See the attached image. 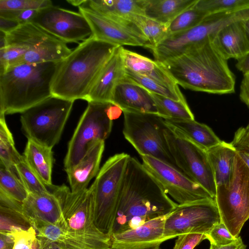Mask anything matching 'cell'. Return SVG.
I'll use <instances>...</instances> for the list:
<instances>
[{"label": "cell", "mask_w": 249, "mask_h": 249, "mask_svg": "<svg viewBox=\"0 0 249 249\" xmlns=\"http://www.w3.org/2000/svg\"><path fill=\"white\" fill-rule=\"evenodd\" d=\"M178 205L142 163L130 157L122 182L111 235L135 229L151 219L167 215Z\"/></svg>", "instance_id": "obj_1"}, {"label": "cell", "mask_w": 249, "mask_h": 249, "mask_svg": "<svg viewBox=\"0 0 249 249\" xmlns=\"http://www.w3.org/2000/svg\"><path fill=\"white\" fill-rule=\"evenodd\" d=\"M162 64L176 83L184 89L216 94L235 92V76L211 38Z\"/></svg>", "instance_id": "obj_2"}, {"label": "cell", "mask_w": 249, "mask_h": 249, "mask_svg": "<svg viewBox=\"0 0 249 249\" xmlns=\"http://www.w3.org/2000/svg\"><path fill=\"white\" fill-rule=\"evenodd\" d=\"M119 46L91 36L62 61L54 78L52 95L74 101L86 100L96 79Z\"/></svg>", "instance_id": "obj_3"}, {"label": "cell", "mask_w": 249, "mask_h": 249, "mask_svg": "<svg viewBox=\"0 0 249 249\" xmlns=\"http://www.w3.org/2000/svg\"><path fill=\"white\" fill-rule=\"evenodd\" d=\"M60 62L20 64L0 74V114L21 113L52 96Z\"/></svg>", "instance_id": "obj_4"}, {"label": "cell", "mask_w": 249, "mask_h": 249, "mask_svg": "<svg viewBox=\"0 0 249 249\" xmlns=\"http://www.w3.org/2000/svg\"><path fill=\"white\" fill-rule=\"evenodd\" d=\"M130 157L124 153L110 157L90 186L94 224L102 232L111 236L117 213L122 182Z\"/></svg>", "instance_id": "obj_5"}, {"label": "cell", "mask_w": 249, "mask_h": 249, "mask_svg": "<svg viewBox=\"0 0 249 249\" xmlns=\"http://www.w3.org/2000/svg\"><path fill=\"white\" fill-rule=\"evenodd\" d=\"M74 102L52 95L22 112L21 128L28 140L52 149L59 141Z\"/></svg>", "instance_id": "obj_6"}, {"label": "cell", "mask_w": 249, "mask_h": 249, "mask_svg": "<svg viewBox=\"0 0 249 249\" xmlns=\"http://www.w3.org/2000/svg\"><path fill=\"white\" fill-rule=\"evenodd\" d=\"M221 221L235 237L249 219V168L237 153L228 182L216 187L214 198Z\"/></svg>", "instance_id": "obj_7"}, {"label": "cell", "mask_w": 249, "mask_h": 249, "mask_svg": "<svg viewBox=\"0 0 249 249\" xmlns=\"http://www.w3.org/2000/svg\"><path fill=\"white\" fill-rule=\"evenodd\" d=\"M123 112V133L138 153L141 156L153 157L178 169L165 137L166 125L163 118L154 113Z\"/></svg>", "instance_id": "obj_8"}, {"label": "cell", "mask_w": 249, "mask_h": 249, "mask_svg": "<svg viewBox=\"0 0 249 249\" xmlns=\"http://www.w3.org/2000/svg\"><path fill=\"white\" fill-rule=\"evenodd\" d=\"M249 18V8L235 12L208 15L196 26L168 36L151 51L155 60L161 63L178 56L193 45L211 38L220 30L237 21Z\"/></svg>", "instance_id": "obj_9"}, {"label": "cell", "mask_w": 249, "mask_h": 249, "mask_svg": "<svg viewBox=\"0 0 249 249\" xmlns=\"http://www.w3.org/2000/svg\"><path fill=\"white\" fill-rule=\"evenodd\" d=\"M111 104L88 102L69 142L64 160L65 171L76 165L95 142L105 141L109 136L112 121L108 118L107 110Z\"/></svg>", "instance_id": "obj_10"}, {"label": "cell", "mask_w": 249, "mask_h": 249, "mask_svg": "<svg viewBox=\"0 0 249 249\" xmlns=\"http://www.w3.org/2000/svg\"><path fill=\"white\" fill-rule=\"evenodd\" d=\"M164 135L178 169L203 187L214 198L216 186L206 150L167 125Z\"/></svg>", "instance_id": "obj_11"}, {"label": "cell", "mask_w": 249, "mask_h": 249, "mask_svg": "<svg viewBox=\"0 0 249 249\" xmlns=\"http://www.w3.org/2000/svg\"><path fill=\"white\" fill-rule=\"evenodd\" d=\"M220 222V213L214 198L178 204L166 217L163 237L167 241L187 233L206 235L215 224Z\"/></svg>", "instance_id": "obj_12"}, {"label": "cell", "mask_w": 249, "mask_h": 249, "mask_svg": "<svg viewBox=\"0 0 249 249\" xmlns=\"http://www.w3.org/2000/svg\"><path fill=\"white\" fill-rule=\"evenodd\" d=\"M58 199L67 225V229L101 238H110L95 226L90 188L73 192L68 186L52 185L49 187Z\"/></svg>", "instance_id": "obj_13"}, {"label": "cell", "mask_w": 249, "mask_h": 249, "mask_svg": "<svg viewBox=\"0 0 249 249\" xmlns=\"http://www.w3.org/2000/svg\"><path fill=\"white\" fill-rule=\"evenodd\" d=\"M141 157L145 169L178 204L213 198L203 187L179 170L150 156Z\"/></svg>", "instance_id": "obj_14"}, {"label": "cell", "mask_w": 249, "mask_h": 249, "mask_svg": "<svg viewBox=\"0 0 249 249\" xmlns=\"http://www.w3.org/2000/svg\"><path fill=\"white\" fill-rule=\"evenodd\" d=\"M32 22L66 43L80 44L92 35L89 23L81 13L53 5L39 10Z\"/></svg>", "instance_id": "obj_15"}, {"label": "cell", "mask_w": 249, "mask_h": 249, "mask_svg": "<svg viewBox=\"0 0 249 249\" xmlns=\"http://www.w3.org/2000/svg\"><path fill=\"white\" fill-rule=\"evenodd\" d=\"M78 8L89 23L92 36L96 39L119 46L130 45L150 49L149 42L132 21L111 18L86 8Z\"/></svg>", "instance_id": "obj_16"}, {"label": "cell", "mask_w": 249, "mask_h": 249, "mask_svg": "<svg viewBox=\"0 0 249 249\" xmlns=\"http://www.w3.org/2000/svg\"><path fill=\"white\" fill-rule=\"evenodd\" d=\"M22 214L26 221L35 230L48 225L67 228L60 203L49 191L28 194L22 203Z\"/></svg>", "instance_id": "obj_17"}, {"label": "cell", "mask_w": 249, "mask_h": 249, "mask_svg": "<svg viewBox=\"0 0 249 249\" xmlns=\"http://www.w3.org/2000/svg\"><path fill=\"white\" fill-rule=\"evenodd\" d=\"M35 230L41 248L51 242L57 244L63 249H111V238H99L53 225H45Z\"/></svg>", "instance_id": "obj_18"}, {"label": "cell", "mask_w": 249, "mask_h": 249, "mask_svg": "<svg viewBox=\"0 0 249 249\" xmlns=\"http://www.w3.org/2000/svg\"><path fill=\"white\" fill-rule=\"evenodd\" d=\"M166 216L151 219L135 229L111 235V249H144L160 246L166 241L163 237Z\"/></svg>", "instance_id": "obj_19"}, {"label": "cell", "mask_w": 249, "mask_h": 249, "mask_svg": "<svg viewBox=\"0 0 249 249\" xmlns=\"http://www.w3.org/2000/svg\"><path fill=\"white\" fill-rule=\"evenodd\" d=\"M121 47H117L102 69L86 99L88 102L111 103L116 86L125 78V68Z\"/></svg>", "instance_id": "obj_20"}, {"label": "cell", "mask_w": 249, "mask_h": 249, "mask_svg": "<svg viewBox=\"0 0 249 249\" xmlns=\"http://www.w3.org/2000/svg\"><path fill=\"white\" fill-rule=\"evenodd\" d=\"M111 103L119 107L123 111L157 114L149 91L125 77L116 86Z\"/></svg>", "instance_id": "obj_21"}, {"label": "cell", "mask_w": 249, "mask_h": 249, "mask_svg": "<svg viewBox=\"0 0 249 249\" xmlns=\"http://www.w3.org/2000/svg\"><path fill=\"white\" fill-rule=\"evenodd\" d=\"M211 40L227 60L230 58L238 60L249 53V45L242 20L233 22L224 27Z\"/></svg>", "instance_id": "obj_22"}, {"label": "cell", "mask_w": 249, "mask_h": 249, "mask_svg": "<svg viewBox=\"0 0 249 249\" xmlns=\"http://www.w3.org/2000/svg\"><path fill=\"white\" fill-rule=\"evenodd\" d=\"M104 148L105 141H97L76 165L66 171L72 192L87 188L89 181L97 176Z\"/></svg>", "instance_id": "obj_23"}, {"label": "cell", "mask_w": 249, "mask_h": 249, "mask_svg": "<svg viewBox=\"0 0 249 249\" xmlns=\"http://www.w3.org/2000/svg\"><path fill=\"white\" fill-rule=\"evenodd\" d=\"M125 68L150 78L174 90H180L162 63L121 47Z\"/></svg>", "instance_id": "obj_24"}, {"label": "cell", "mask_w": 249, "mask_h": 249, "mask_svg": "<svg viewBox=\"0 0 249 249\" xmlns=\"http://www.w3.org/2000/svg\"><path fill=\"white\" fill-rule=\"evenodd\" d=\"M165 124L176 132L207 150L222 141L207 125L195 120L163 118Z\"/></svg>", "instance_id": "obj_25"}, {"label": "cell", "mask_w": 249, "mask_h": 249, "mask_svg": "<svg viewBox=\"0 0 249 249\" xmlns=\"http://www.w3.org/2000/svg\"><path fill=\"white\" fill-rule=\"evenodd\" d=\"M143 6L144 0H80L78 7L109 18L130 20L134 14L144 15Z\"/></svg>", "instance_id": "obj_26"}, {"label": "cell", "mask_w": 249, "mask_h": 249, "mask_svg": "<svg viewBox=\"0 0 249 249\" xmlns=\"http://www.w3.org/2000/svg\"><path fill=\"white\" fill-rule=\"evenodd\" d=\"M23 156L30 168L47 188L51 186L54 161L52 149L28 140Z\"/></svg>", "instance_id": "obj_27"}, {"label": "cell", "mask_w": 249, "mask_h": 249, "mask_svg": "<svg viewBox=\"0 0 249 249\" xmlns=\"http://www.w3.org/2000/svg\"><path fill=\"white\" fill-rule=\"evenodd\" d=\"M216 186L226 184L231 177L233 160L237 153L231 143L222 141L206 150Z\"/></svg>", "instance_id": "obj_28"}, {"label": "cell", "mask_w": 249, "mask_h": 249, "mask_svg": "<svg viewBox=\"0 0 249 249\" xmlns=\"http://www.w3.org/2000/svg\"><path fill=\"white\" fill-rule=\"evenodd\" d=\"M197 0H144V16L168 24Z\"/></svg>", "instance_id": "obj_29"}, {"label": "cell", "mask_w": 249, "mask_h": 249, "mask_svg": "<svg viewBox=\"0 0 249 249\" xmlns=\"http://www.w3.org/2000/svg\"><path fill=\"white\" fill-rule=\"evenodd\" d=\"M23 158L16 148L13 137L5 119L0 114V165L17 172L15 166Z\"/></svg>", "instance_id": "obj_30"}, {"label": "cell", "mask_w": 249, "mask_h": 249, "mask_svg": "<svg viewBox=\"0 0 249 249\" xmlns=\"http://www.w3.org/2000/svg\"><path fill=\"white\" fill-rule=\"evenodd\" d=\"M150 93L154 101L157 114L162 118L195 120L194 115L187 102L174 100L151 92Z\"/></svg>", "instance_id": "obj_31"}, {"label": "cell", "mask_w": 249, "mask_h": 249, "mask_svg": "<svg viewBox=\"0 0 249 249\" xmlns=\"http://www.w3.org/2000/svg\"><path fill=\"white\" fill-rule=\"evenodd\" d=\"M130 20L136 25L149 42L151 45L150 50L168 36L167 24H162L144 15L134 14Z\"/></svg>", "instance_id": "obj_32"}, {"label": "cell", "mask_w": 249, "mask_h": 249, "mask_svg": "<svg viewBox=\"0 0 249 249\" xmlns=\"http://www.w3.org/2000/svg\"><path fill=\"white\" fill-rule=\"evenodd\" d=\"M0 192L20 202L26 199L28 192L17 172L0 165Z\"/></svg>", "instance_id": "obj_33"}, {"label": "cell", "mask_w": 249, "mask_h": 249, "mask_svg": "<svg viewBox=\"0 0 249 249\" xmlns=\"http://www.w3.org/2000/svg\"><path fill=\"white\" fill-rule=\"evenodd\" d=\"M125 77L151 93L166 97L174 100L187 102L180 90H174L150 78L136 73L126 69H125Z\"/></svg>", "instance_id": "obj_34"}, {"label": "cell", "mask_w": 249, "mask_h": 249, "mask_svg": "<svg viewBox=\"0 0 249 249\" xmlns=\"http://www.w3.org/2000/svg\"><path fill=\"white\" fill-rule=\"evenodd\" d=\"M194 5L182 11L167 24L168 36L181 33L196 26L208 15L197 9Z\"/></svg>", "instance_id": "obj_35"}, {"label": "cell", "mask_w": 249, "mask_h": 249, "mask_svg": "<svg viewBox=\"0 0 249 249\" xmlns=\"http://www.w3.org/2000/svg\"><path fill=\"white\" fill-rule=\"evenodd\" d=\"M194 6L208 15L235 12L249 8V0H197Z\"/></svg>", "instance_id": "obj_36"}, {"label": "cell", "mask_w": 249, "mask_h": 249, "mask_svg": "<svg viewBox=\"0 0 249 249\" xmlns=\"http://www.w3.org/2000/svg\"><path fill=\"white\" fill-rule=\"evenodd\" d=\"M15 168L18 177L29 194L49 191L46 185L27 164L23 156L22 159L16 165Z\"/></svg>", "instance_id": "obj_37"}, {"label": "cell", "mask_w": 249, "mask_h": 249, "mask_svg": "<svg viewBox=\"0 0 249 249\" xmlns=\"http://www.w3.org/2000/svg\"><path fill=\"white\" fill-rule=\"evenodd\" d=\"M53 5L50 0H0V10H39Z\"/></svg>", "instance_id": "obj_38"}, {"label": "cell", "mask_w": 249, "mask_h": 249, "mask_svg": "<svg viewBox=\"0 0 249 249\" xmlns=\"http://www.w3.org/2000/svg\"><path fill=\"white\" fill-rule=\"evenodd\" d=\"M206 236L211 244L218 246L229 245L238 238L233 236L221 221L215 224Z\"/></svg>", "instance_id": "obj_39"}, {"label": "cell", "mask_w": 249, "mask_h": 249, "mask_svg": "<svg viewBox=\"0 0 249 249\" xmlns=\"http://www.w3.org/2000/svg\"><path fill=\"white\" fill-rule=\"evenodd\" d=\"M8 232L14 238L15 244L13 249H33L37 240L36 231L32 226L26 230Z\"/></svg>", "instance_id": "obj_40"}, {"label": "cell", "mask_w": 249, "mask_h": 249, "mask_svg": "<svg viewBox=\"0 0 249 249\" xmlns=\"http://www.w3.org/2000/svg\"><path fill=\"white\" fill-rule=\"evenodd\" d=\"M207 239L205 234L187 233L179 235L173 249H194L202 241Z\"/></svg>", "instance_id": "obj_41"}, {"label": "cell", "mask_w": 249, "mask_h": 249, "mask_svg": "<svg viewBox=\"0 0 249 249\" xmlns=\"http://www.w3.org/2000/svg\"><path fill=\"white\" fill-rule=\"evenodd\" d=\"M39 10H0V17L15 20L20 25L32 22Z\"/></svg>", "instance_id": "obj_42"}, {"label": "cell", "mask_w": 249, "mask_h": 249, "mask_svg": "<svg viewBox=\"0 0 249 249\" xmlns=\"http://www.w3.org/2000/svg\"><path fill=\"white\" fill-rule=\"evenodd\" d=\"M231 143L237 151L249 152V123L236 130Z\"/></svg>", "instance_id": "obj_43"}, {"label": "cell", "mask_w": 249, "mask_h": 249, "mask_svg": "<svg viewBox=\"0 0 249 249\" xmlns=\"http://www.w3.org/2000/svg\"><path fill=\"white\" fill-rule=\"evenodd\" d=\"M14 244V238L9 232L0 231V249H13Z\"/></svg>", "instance_id": "obj_44"}, {"label": "cell", "mask_w": 249, "mask_h": 249, "mask_svg": "<svg viewBox=\"0 0 249 249\" xmlns=\"http://www.w3.org/2000/svg\"><path fill=\"white\" fill-rule=\"evenodd\" d=\"M20 25L15 20L0 17V31L6 34L11 32Z\"/></svg>", "instance_id": "obj_45"}, {"label": "cell", "mask_w": 249, "mask_h": 249, "mask_svg": "<svg viewBox=\"0 0 249 249\" xmlns=\"http://www.w3.org/2000/svg\"><path fill=\"white\" fill-rule=\"evenodd\" d=\"M246 247L241 237L238 236L236 241L229 245L218 246L211 244L209 249H246Z\"/></svg>", "instance_id": "obj_46"}, {"label": "cell", "mask_w": 249, "mask_h": 249, "mask_svg": "<svg viewBox=\"0 0 249 249\" xmlns=\"http://www.w3.org/2000/svg\"><path fill=\"white\" fill-rule=\"evenodd\" d=\"M235 66L244 74L249 73V53L237 60Z\"/></svg>", "instance_id": "obj_47"}, {"label": "cell", "mask_w": 249, "mask_h": 249, "mask_svg": "<svg viewBox=\"0 0 249 249\" xmlns=\"http://www.w3.org/2000/svg\"><path fill=\"white\" fill-rule=\"evenodd\" d=\"M122 112V110L119 107L113 104H111L107 108V114L108 118L112 121L118 118Z\"/></svg>", "instance_id": "obj_48"}, {"label": "cell", "mask_w": 249, "mask_h": 249, "mask_svg": "<svg viewBox=\"0 0 249 249\" xmlns=\"http://www.w3.org/2000/svg\"><path fill=\"white\" fill-rule=\"evenodd\" d=\"M242 23L249 45V18L242 20Z\"/></svg>", "instance_id": "obj_49"}, {"label": "cell", "mask_w": 249, "mask_h": 249, "mask_svg": "<svg viewBox=\"0 0 249 249\" xmlns=\"http://www.w3.org/2000/svg\"><path fill=\"white\" fill-rule=\"evenodd\" d=\"M6 46V34L0 31V49L5 48Z\"/></svg>", "instance_id": "obj_50"}, {"label": "cell", "mask_w": 249, "mask_h": 249, "mask_svg": "<svg viewBox=\"0 0 249 249\" xmlns=\"http://www.w3.org/2000/svg\"><path fill=\"white\" fill-rule=\"evenodd\" d=\"M237 153L249 168V153L242 151H237Z\"/></svg>", "instance_id": "obj_51"}, {"label": "cell", "mask_w": 249, "mask_h": 249, "mask_svg": "<svg viewBox=\"0 0 249 249\" xmlns=\"http://www.w3.org/2000/svg\"><path fill=\"white\" fill-rule=\"evenodd\" d=\"M41 249H63L59 245L57 244L51 242L45 245L42 247Z\"/></svg>", "instance_id": "obj_52"}, {"label": "cell", "mask_w": 249, "mask_h": 249, "mask_svg": "<svg viewBox=\"0 0 249 249\" xmlns=\"http://www.w3.org/2000/svg\"><path fill=\"white\" fill-rule=\"evenodd\" d=\"M33 249H41L40 243L38 238L37 241L36 242L33 248Z\"/></svg>", "instance_id": "obj_53"}, {"label": "cell", "mask_w": 249, "mask_h": 249, "mask_svg": "<svg viewBox=\"0 0 249 249\" xmlns=\"http://www.w3.org/2000/svg\"><path fill=\"white\" fill-rule=\"evenodd\" d=\"M160 249V246H156L155 247L148 248H146V249Z\"/></svg>", "instance_id": "obj_54"}, {"label": "cell", "mask_w": 249, "mask_h": 249, "mask_svg": "<svg viewBox=\"0 0 249 249\" xmlns=\"http://www.w3.org/2000/svg\"><path fill=\"white\" fill-rule=\"evenodd\" d=\"M245 75H246L249 78V73H247V74H245Z\"/></svg>", "instance_id": "obj_55"}, {"label": "cell", "mask_w": 249, "mask_h": 249, "mask_svg": "<svg viewBox=\"0 0 249 249\" xmlns=\"http://www.w3.org/2000/svg\"><path fill=\"white\" fill-rule=\"evenodd\" d=\"M248 153H249V152H248Z\"/></svg>", "instance_id": "obj_56"}]
</instances>
